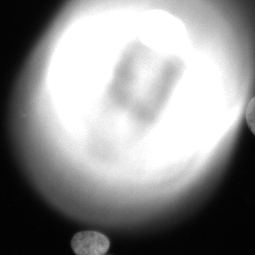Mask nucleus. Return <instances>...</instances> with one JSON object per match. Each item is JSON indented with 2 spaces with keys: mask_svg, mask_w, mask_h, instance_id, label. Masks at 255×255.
<instances>
[{
  "mask_svg": "<svg viewBox=\"0 0 255 255\" xmlns=\"http://www.w3.org/2000/svg\"><path fill=\"white\" fill-rule=\"evenodd\" d=\"M71 246L76 255H104L109 250L110 241L100 232L83 231L73 237Z\"/></svg>",
  "mask_w": 255,
  "mask_h": 255,
  "instance_id": "f257e3e1",
  "label": "nucleus"
},
{
  "mask_svg": "<svg viewBox=\"0 0 255 255\" xmlns=\"http://www.w3.org/2000/svg\"><path fill=\"white\" fill-rule=\"evenodd\" d=\"M246 119L249 127L255 135V98L252 99L248 105Z\"/></svg>",
  "mask_w": 255,
  "mask_h": 255,
  "instance_id": "f03ea898",
  "label": "nucleus"
}]
</instances>
